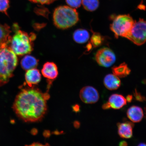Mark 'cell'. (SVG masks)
<instances>
[{"label": "cell", "mask_w": 146, "mask_h": 146, "mask_svg": "<svg viewBox=\"0 0 146 146\" xmlns=\"http://www.w3.org/2000/svg\"><path fill=\"white\" fill-rule=\"evenodd\" d=\"M66 1L69 7L76 9L81 6L82 0H66Z\"/></svg>", "instance_id": "cell-22"}, {"label": "cell", "mask_w": 146, "mask_h": 146, "mask_svg": "<svg viewBox=\"0 0 146 146\" xmlns=\"http://www.w3.org/2000/svg\"><path fill=\"white\" fill-rule=\"evenodd\" d=\"M133 96L132 95H128L127 97V101L129 103H130L132 101Z\"/></svg>", "instance_id": "cell-25"}, {"label": "cell", "mask_w": 146, "mask_h": 146, "mask_svg": "<svg viewBox=\"0 0 146 146\" xmlns=\"http://www.w3.org/2000/svg\"><path fill=\"white\" fill-rule=\"evenodd\" d=\"M95 60L100 66L110 67L116 61L115 55L113 51L107 47L100 49L95 55Z\"/></svg>", "instance_id": "cell-7"}, {"label": "cell", "mask_w": 146, "mask_h": 146, "mask_svg": "<svg viewBox=\"0 0 146 146\" xmlns=\"http://www.w3.org/2000/svg\"><path fill=\"white\" fill-rule=\"evenodd\" d=\"M35 38V35L34 33L28 34L23 31L17 30L12 37L10 47L18 56L30 54L33 50V41Z\"/></svg>", "instance_id": "cell-4"}, {"label": "cell", "mask_w": 146, "mask_h": 146, "mask_svg": "<svg viewBox=\"0 0 146 146\" xmlns=\"http://www.w3.org/2000/svg\"><path fill=\"white\" fill-rule=\"evenodd\" d=\"M84 8L89 11H94L99 7V0H82Z\"/></svg>", "instance_id": "cell-19"}, {"label": "cell", "mask_w": 146, "mask_h": 146, "mask_svg": "<svg viewBox=\"0 0 146 146\" xmlns=\"http://www.w3.org/2000/svg\"><path fill=\"white\" fill-rule=\"evenodd\" d=\"M80 97L82 102L87 104L95 103L100 98L98 91L94 87L90 86L82 88L80 91Z\"/></svg>", "instance_id": "cell-8"}, {"label": "cell", "mask_w": 146, "mask_h": 146, "mask_svg": "<svg viewBox=\"0 0 146 146\" xmlns=\"http://www.w3.org/2000/svg\"><path fill=\"white\" fill-rule=\"evenodd\" d=\"M32 2L39 3L42 5L50 4L56 0H29Z\"/></svg>", "instance_id": "cell-23"}, {"label": "cell", "mask_w": 146, "mask_h": 146, "mask_svg": "<svg viewBox=\"0 0 146 146\" xmlns=\"http://www.w3.org/2000/svg\"><path fill=\"white\" fill-rule=\"evenodd\" d=\"M38 62V60L35 57L30 55H27L22 59L21 65L24 70L27 71L35 68L37 66Z\"/></svg>", "instance_id": "cell-16"}, {"label": "cell", "mask_w": 146, "mask_h": 146, "mask_svg": "<svg viewBox=\"0 0 146 146\" xmlns=\"http://www.w3.org/2000/svg\"><path fill=\"white\" fill-rule=\"evenodd\" d=\"M145 115H146V107L145 108Z\"/></svg>", "instance_id": "cell-28"}, {"label": "cell", "mask_w": 146, "mask_h": 146, "mask_svg": "<svg viewBox=\"0 0 146 146\" xmlns=\"http://www.w3.org/2000/svg\"><path fill=\"white\" fill-rule=\"evenodd\" d=\"M53 17L55 25L63 30L74 26L79 21L76 9L67 6H59L55 9Z\"/></svg>", "instance_id": "cell-3"}, {"label": "cell", "mask_w": 146, "mask_h": 146, "mask_svg": "<svg viewBox=\"0 0 146 146\" xmlns=\"http://www.w3.org/2000/svg\"><path fill=\"white\" fill-rule=\"evenodd\" d=\"M110 108L119 109L127 104V100L121 95L114 94L110 97L107 102Z\"/></svg>", "instance_id": "cell-13"}, {"label": "cell", "mask_w": 146, "mask_h": 146, "mask_svg": "<svg viewBox=\"0 0 146 146\" xmlns=\"http://www.w3.org/2000/svg\"><path fill=\"white\" fill-rule=\"evenodd\" d=\"M18 62L17 56L10 47L0 49V87L8 83L13 76Z\"/></svg>", "instance_id": "cell-2"}, {"label": "cell", "mask_w": 146, "mask_h": 146, "mask_svg": "<svg viewBox=\"0 0 146 146\" xmlns=\"http://www.w3.org/2000/svg\"><path fill=\"white\" fill-rule=\"evenodd\" d=\"M127 115L133 123H139L141 121L143 117V111L141 107L133 106L128 109Z\"/></svg>", "instance_id": "cell-14"}, {"label": "cell", "mask_w": 146, "mask_h": 146, "mask_svg": "<svg viewBox=\"0 0 146 146\" xmlns=\"http://www.w3.org/2000/svg\"><path fill=\"white\" fill-rule=\"evenodd\" d=\"M41 72L44 77L50 80L56 79L58 75L57 66L52 62L45 63L43 66Z\"/></svg>", "instance_id": "cell-9"}, {"label": "cell", "mask_w": 146, "mask_h": 146, "mask_svg": "<svg viewBox=\"0 0 146 146\" xmlns=\"http://www.w3.org/2000/svg\"><path fill=\"white\" fill-rule=\"evenodd\" d=\"M89 38L90 34L87 31L84 29H78L73 34V38L74 41L78 43H85L88 40Z\"/></svg>", "instance_id": "cell-17"}, {"label": "cell", "mask_w": 146, "mask_h": 146, "mask_svg": "<svg viewBox=\"0 0 146 146\" xmlns=\"http://www.w3.org/2000/svg\"><path fill=\"white\" fill-rule=\"evenodd\" d=\"M104 83L106 88L109 90H117L121 85V82L119 78L114 74H109L105 76Z\"/></svg>", "instance_id": "cell-15"}, {"label": "cell", "mask_w": 146, "mask_h": 146, "mask_svg": "<svg viewBox=\"0 0 146 146\" xmlns=\"http://www.w3.org/2000/svg\"><path fill=\"white\" fill-rule=\"evenodd\" d=\"M135 21L129 14L120 15L113 19L110 28L116 38H127L131 32Z\"/></svg>", "instance_id": "cell-5"}, {"label": "cell", "mask_w": 146, "mask_h": 146, "mask_svg": "<svg viewBox=\"0 0 146 146\" xmlns=\"http://www.w3.org/2000/svg\"><path fill=\"white\" fill-rule=\"evenodd\" d=\"M134 95L136 100L138 101L142 102L145 100V98H144L143 96H142L140 93L137 92L136 90H135Z\"/></svg>", "instance_id": "cell-24"}, {"label": "cell", "mask_w": 146, "mask_h": 146, "mask_svg": "<svg viewBox=\"0 0 146 146\" xmlns=\"http://www.w3.org/2000/svg\"><path fill=\"white\" fill-rule=\"evenodd\" d=\"M119 145V146H127V143L125 141H122L120 142Z\"/></svg>", "instance_id": "cell-26"}, {"label": "cell", "mask_w": 146, "mask_h": 146, "mask_svg": "<svg viewBox=\"0 0 146 146\" xmlns=\"http://www.w3.org/2000/svg\"><path fill=\"white\" fill-rule=\"evenodd\" d=\"M127 39L137 45H141L146 42V20L140 19L135 23L127 36Z\"/></svg>", "instance_id": "cell-6"}, {"label": "cell", "mask_w": 146, "mask_h": 146, "mask_svg": "<svg viewBox=\"0 0 146 146\" xmlns=\"http://www.w3.org/2000/svg\"><path fill=\"white\" fill-rule=\"evenodd\" d=\"M112 71L113 74L120 78L126 77L131 72L130 69L125 63L120 64L118 66L113 67Z\"/></svg>", "instance_id": "cell-18"}, {"label": "cell", "mask_w": 146, "mask_h": 146, "mask_svg": "<svg viewBox=\"0 0 146 146\" xmlns=\"http://www.w3.org/2000/svg\"><path fill=\"white\" fill-rule=\"evenodd\" d=\"M11 32L8 25L0 23V49L8 46L10 43L12 37L10 36Z\"/></svg>", "instance_id": "cell-11"}, {"label": "cell", "mask_w": 146, "mask_h": 146, "mask_svg": "<svg viewBox=\"0 0 146 146\" xmlns=\"http://www.w3.org/2000/svg\"><path fill=\"white\" fill-rule=\"evenodd\" d=\"M49 95L32 87L22 89L15 100L13 108L20 119L26 122L40 121L46 113Z\"/></svg>", "instance_id": "cell-1"}, {"label": "cell", "mask_w": 146, "mask_h": 146, "mask_svg": "<svg viewBox=\"0 0 146 146\" xmlns=\"http://www.w3.org/2000/svg\"><path fill=\"white\" fill-rule=\"evenodd\" d=\"M118 132L121 138H130L133 136L134 124L132 122L125 121L117 124Z\"/></svg>", "instance_id": "cell-10"}, {"label": "cell", "mask_w": 146, "mask_h": 146, "mask_svg": "<svg viewBox=\"0 0 146 146\" xmlns=\"http://www.w3.org/2000/svg\"><path fill=\"white\" fill-rule=\"evenodd\" d=\"M138 146H146V144L144 143H140L139 145H138Z\"/></svg>", "instance_id": "cell-27"}, {"label": "cell", "mask_w": 146, "mask_h": 146, "mask_svg": "<svg viewBox=\"0 0 146 146\" xmlns=\"http://www.w3.org/2000/svg\"><path fill=\"white\" fill-rule=\"evenodd\" d=\"M25 80L30 87L37 84L41 80V74L39 71L35 68L27 70L25 74Z\"/></svg>", "instance_id": "cell-12"}, {"label": "cell", "mask_w": 146, "mask_h": 146, "mask_svg": "<svg viewBox=\"0 0 146 146\" xmlns=\"http://www.w3.org/2000/svg\"><path fill=\"white\" fill-rule=\"evenodd\" d=\"M10 6L9 0H0V12L3 13L7 15V10Z\"/></svg>", "instance_id": "cell-21"}, {"label": "cell", "mask_w": 146, "mask_h": 146, "mask_svg": "<svg viewBox=\"0 0 146 146\" xmlns=\"http://www.w3.org/2000/svg\"><path fill=\"white\" fill-rule=\"evenodd\" d=\"M105 40V38L98 33H93L91 38V45L94 47L100 46L103 44Z\"/></svg>", "instance_id": "cell-20"}]
</instances>
